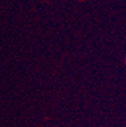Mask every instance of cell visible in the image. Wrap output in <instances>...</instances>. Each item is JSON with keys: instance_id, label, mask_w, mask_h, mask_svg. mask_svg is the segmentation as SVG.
<instances>
[{"instance_id": "obj_1", "label": "cell", "mask_w": 126, "mask_h": 127, "mask_svg": "<svg viewBox=\"0 0 126 127\" xmlns=\"http://www.w3.org/2000/svg\"><path fill=\"white\" fill-rule=\"evenodd\" d=\"M125 63H126V58H125Z\"/></svg>"}]
</instances>
